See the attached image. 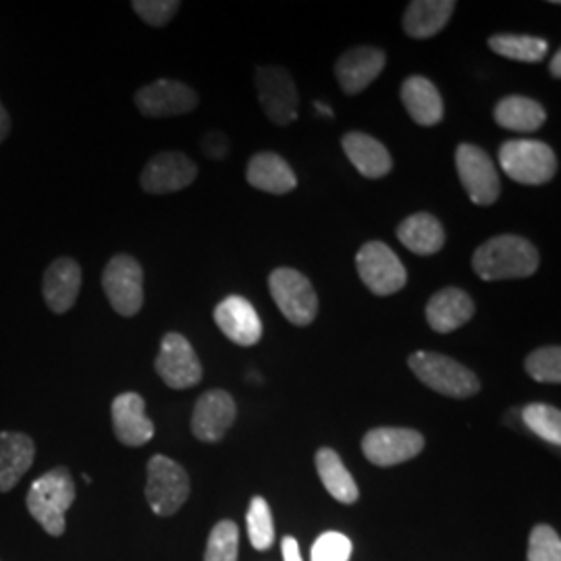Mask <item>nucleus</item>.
Listing matches in <instances>:
<instances>
[{"label": "nucleus", "instance_id": "26", "mask_svg": "<svg viewBox=\"0 0 561 561\" xmlns=\"http://www.w3.org/2000/svg\"><path fill=\"white\" fill-rule=\"evenodd\" d=\"M398 238L410 252L419 256H433L442 252L445 245V229L431 213H416L400 222Z\"/></svg>", "mask_w": 561, "mask_h": 561}, {"label": "nucleus", "instance_id": "30", "mask_svg": "<svg viewBox=\"0 0 561 561\" xmlns=\"http://www.w3.org/2000/svg\"><path fill=\"white\" fill-rule=\"evenodd\" d=\"M522 422L542 442L561 445V412L549 403H528L522 410Z\"/></svg>", "mask_w": 561, "mask_h": 561}, {"label": "nucleus", "instance_id": "10", "mask_svg": "<svg viewBox=\"0 0 561 561\" xmlns=\"http://www.w3.org/2000/svg\"><path fill=\"white\" fill-rule=\"evenodd\" d=\"M256 90H259V102L266 119L279 127L291 125L298 119V88L291 73L283 67H259L256 69Z\"/></svg>", "mask_w": 561, "mask_h": 561}, {"label": "nucleus", "instance_id": "1", "mask_svg": "<svg viewBox=\"0 0 561 561\" xmlns=\"http://www.w3.org/2000/svg\"><path fill=\"white\" fill-rule=\"evenodd\" d=\"M541 264L539 250L520 236H497L477 248L472 266L482 280L528 279Z\"/></svg>", "mask_w": 561, "mask_h": 561}, {"label": "nucleus", "instance_id": "35", "mask_svg": "<svg viewBox=\"0 0 561 561\" xmlns=\"http://www.w3.org/2000/svg\"><path fill=\"white\" fill-rule=\"evenodd\" d=\"M352 558V541L343 535L329 530L321 535L310 551V561H350Z\"/></svg>", "mask_w": 561, "mask_h": 561}, {"label": "nucleus", "instance_id": "34", "mask_svg": "<svg viewBox=\"0 0 561 561\" xmlns=\"http://www.w3.org/2000/svg\"><path fill=\"white\" fill-rule=\"evenodd\" d=\"M526 561H561L560 535L551 526L539 524L533 528Z\"/></svg>", "mask_w": 561, "mask_h": 561}, {"label": "nucleus", "instance_id": "23", "mask_svg": "<svg viewBox=\"0 0 561 561\" xmlns=\"http://www.w3.org/2000/svg\"><path fill=\"white\" fill-rule=\"evenodd\" d=\"M454 11V0H414L403 13V32L414 41L433 38L445 30Z\"/></svg>", "mask_w": 561, "mask_h": 561}, {"label": "nucleus", "instance_id": "16", "mask_svg": "<svg viewBox=\"0 0 561 561\" xmlns=\"http://www.w3.org/2000/svg\"><path fill=\"white\" fill-rule=\"evenodd\" d=\"M387 65V57L377 46H356L341 55L335 65V76L341 90L350 96L364 92L373 81L377 80Z\"/></svg>", "mask_w": 561, "mask_h": 561}, {"label": "nucleus", "instance_id": "38", "mask_svg": "<svg viewBox=\"0 0 561 561\" xmlns=\"http://www.w3.org/2000/svg\"><path fill=\"white\" fill-rule=\"evenodd\" d=\"M280 551H283V561H304L301 560L300 545L294 537L283 539Z\"/></svg>", "mask_w": 561, "mask_h": 561}, {"label": "nucleus", "instance_id": "5", "mask_svg": "<svg viewBox=\"0 0 561 561\" xmlns=\"http://www.w3.org/2000/svg\"><path fill=\"white\" fill-rule=\"evenodd\" d=\"M268 289L280 314L294 327H308L319 314V296L310 279L296 268H277L268 275Z\"/></svg>", "mask_w": 561, "mask_h": 561}, {"label": "nucleus", "instance_id": "22", "mask_svg": "<svg viewBox=\"0 0 561 561\" xmlns=\"http://www.w3.org/2000/svg\"><path fill=\"white\" fill-rule=\"evenodd\" d=\"M245 180L254 187L266 194L285 196L298 187V178L289 162L275 152H259L248 162Z\"/></svg>", "mask_w": 561, "mask_h": 561}, {"label": "nucleus", "instance_id": "19", "mask_svg": "<svg viewBox=\"0 0 561 561\" xmlns=\"http://www.w3.org/2000/svg\"><path fill=\"white\" fill-rule=\"evenodd\" d=\"M81 289V266L73 259H57L44 273L42 294L55 314L69 312Z\"/></svg>", "mask_w": 561, "mask_h": 561}, {"label": "nucleus", "instance_id": "37", "mask_svg": "<svg viewBox=\"0 0 561 561\" xmlns=\"http://www.w3.org/2000/svg\"><path fill=\"white\" fill-rule=\"evenodd\" d=\"M202 152L210 159V161H222L229 152V140L221 131H210L204 140H202Z\"/></svg>", "mask_w": 561, "mask_h": 561}, {"label": "nucleus", "instance_id": "3", "mask_svg": "<svg viewBox=\"0 0 561 561\" xmlns=\"http://www.w3.org/2000/svg\"><path fill=\"white\" fill-rule=\"evenodd\" d=\"M408 366L422 385L447 398L466 400L481 391V381L470 368L437 352H414Z\"/></svg>", "mask_w": 561, "mask_h": 561}, {"label": "nucleus", "instance_id": "18", "mask_svg": "<svg viewBox=\"0 0 561 561\" xmlns=\"http://www.w3.org/2000/svg\"><path fill=\"white\" fill-rule=\"evenodd\" d=\"M115 437L127 447H141L154 437V422L146 416V401L138 393H121L111 408Z\"/></svg>", "mask_w": 561, "mask_h": 561}, {"label": "nucleus", "instance_id": "13", "mask_svg": "<svg viewBox=\"0 0 561 561\" xmlns=\"http://www.w3.org/2000/svg\"><path fill=\"white\" fill-rule=\"evenodd\" d=\"M136 106L144 117H180L196 111L198 94L178 80L152 81L136 92Z\"/></svg>", "mask_w": 561, "mask_h": 561}, {"label": "nucleus", "instance_id": "7", "mask_svg": "<svg viewBox=\"0 0 561 561\" xmlns=\"http://www.w3.org/2000/svg\"><path fill=\"white\" fill-rule=\"evenodd\" d=\"M356 266L362 283L375 296H393L408 283V273L400 256L382 241L364 243L356 256Z\"/></svg>", "mask_w": 561, "mask_h": 561}, {"label": "nucleus", "instance_id": "31", "mask_svg": "<svg viewBox=\"0 0 561 561\" xmlns=\"http://www.w3.org/2000/svg\"><path fill=\"white\" fill-rule=\"evenodd\" d=\"M248 537L254 549L266 551L275 542V524H273V514L271 507L264 497H254L250 502L248 510Z\"/></svg>", "mask_w": 561, "mask_h": 561}, {"label": "nucleus", "instance_id": "36", "mask_svg": "<svg viewBox=\"0 0 561 561\" xmlns=\"http://www.w3.org/2000/svg\"><path fill=\"white\" fill-rule=\"evenodd\" d=\"M134 11L152 27H162L178 15L181 2L178 0H136Z\"/></svg>", "mask_w": 561, "mask_h": 561}, {"label": "nucleus", "instance_id": "11", "mask_svg": "<svg viewBox=\"0 0 561 561\" xmlns=\"http://www.w3.org/2000/svg\"><path fill=\"white\" fill-rule=\"evenodd\" d=\"M424 449V437L414 428L381 426L373 428L362 439L366 460L381 468H391L416 458Z\"/></svg>", "mask_w": 561, "mask_h": 561}, {"label": "nucleus", "instance_id": "20", "mask_svg": "<svg viewBox=\"0 0 561 561\" xmlns=\"http://www.w3.org/2000/svg\"><path fill=\"white\" fill-rule=\"evenodd\" d=\"M474 317V301L458 287H445L426 304V321L437 333H454Z\"/></svg>", "mask_w": 561, "mask_h": 561}, {"label": "nucleus", "instance_id": "14", "mask_svg": "<svg viewBox=\"0 0 561 561\" xmlns=\"http://www.w3.org/2000/svg\"><path fill=\"white\" fill-rule=\"evenodd\" d=\"M198 178V164L181 152H161L146 162L141 171V190L148 194H175Z\"/></svg>", "mask_w": 561, "mask_h": 561}, {"label": "nucleus", "instance_id": "41", "mask_svg": "<svg viewBox=\"0 0 561 561\" xmlns=\"http://www.w3.org/2000/svg\"><path fill=\"white\" fill-rule=\"evenodd\" d=\"M314 108H317V113H322V115H327V117H333L331 106L324 104V102H314Z\"/></svg>", "mask_w": 561, "mask_h": 561}, {"label": "nucleus", "instance_id": "17", "mask_svg": "<svg viewBox=\"0 0 561 561\" xmlns=\"http://www.w3.org/2000/svg\"><path fill=\"white\" fill-rule=\"evenodd\" d=\"M215 322L227 340L241 347H252L262 340L261 317L243 296H227L219 301L215 308Z\"/></svg>", "mask_w": 561, "mask_h": 561}, {"label": "nucleus", "instance_id": "40", "mask_svg": "<svg viewBox=\"0 0 561 561\" xmlns=\"http://www.w3.org/2000/svg\"><path fill=\"white\" fill-rule=\"evenodd\" d=\"M549 71H551V76L556 78V80H560L561 78V50H556V55H553V59L549 62Z\"/></svg>", "mask_w": 561, "mask_h": 561}, {"label": "nucleus", "instance_id": "28", "mask_svg": "<svg viewBox=\"0 0 561 561\" xmlns=\"http://www.w3.org/2000/svg\"><path fill=\"white\" fill-rule=\"evenodd\" d=\"M314 461H317V472L321 477L322 484L333 500L345 505L358 502L360 497L358 484L350 474V470L343 466L337 451H333L331 447H322L317 451Z\"/></svg>", "mask_w": 561, "mask_h": 561}, {"label": "nucleus", "instance_id": "39", "mask_svg": "<svg viewBox=\"0 0 561 561\" xmlns=\"http://www.w3.org/2000/svg\"><path fill=\"white\" fill-rule=\"evenodd\" d=\"M9 131H11V117H9L7 108L0 104V144L9 136Z\"/></svg>", "mask_w": 561, "mask_h": 561}, {"label": "nucleus", "instance_id": "33", "mask_svg": "<svg viewBox=\"0 0 561 561\" xmlns=\"http://www.w3.org/2000/svg\"><path fill=\"white\" fill-rule=\"evenodd\" d=\"M526 373L537 382H561V350L558 345L539 347L524 362Z\"/></svg>", "mask_w": 561, "mask_h": 561}, {"label": "nucleus", "instance_id": "27", "mask_svg": "<svg viewBox=\"0 0 561 561\" xmlns=\"http://www.w3.org/2000/svg\"><path fill=\"white\" fill-rule=\"evenodd\" d=\"M495 121L503 129L518 131V134H533L545 125L547 113L541 102L514 94L497 102Z\"/></svg>", "mask_w": 561, "mask_h": 561}, {"label": "nucleus", "instance_id": "29", "mask_svg": "<svg viewBox=\"0 0 561 561\" xmlns=\"http://www.w3.org/2000/svg\"><path fill=\"white\" fill-rule=\"evenodd\" d=\"M489 46L493 53L502 55L503 59L518 60V62H541L549 53V42L537 36H524V34L491 36Z\"/></svg>", "mask_w": 561, "mask_h": 561}, {"label": "nucleus", "instance_id": "12", "mask_svg": "<svg viewBox=\"0 0 561 561\" xmlns=\"http://www.w3.org/2000/svg\"><path fill=\"white\" fill-rule=\"evenodd\" d=\"M154 368L171 389H190L202 381L201 358L181 333H167L162 337Z\"/></svg>", "mask_w": 561, "mask_h": 561}, {"label": "nucleus", "instance_id": "15", "mask_svg": "<svg viewBox=\"0 0 561 561\" xmlns=\"http://www.w3.org/2000/svg\"><path fill=\"white\" fill-rule=\"evenodd\" d=\"M238 408L231 393L222 389H210L201 400L196 401L194 414H192V433L196 439L204 443L221 442L236 422Z\"/></svg>", "mask_w": 561, "mask_h": 561}, {"label": "nucleus", "instance_id": "9", "mask_svg": "<svg viewBox=\"0 0 561 561\" xmlns=\"http://www.w3.org/2000/svg\"><path fill=\"white\" fill-rule=\"evenodd\" d=\"M456 167L468 198L479 206L500 201L502 181L491 157L474 144H460L456 150Z\"/></svg>", "mask_w": 561, "mask_h": 561}, {"label": "nucleus", "instance_id": "4", "mask_svg": "<svg viewBox=\"0 0 561 561\" xmlns=\"http://www.w3.org/2000/svg\"><path fill=\"white\" fill-rule=\"evenodd\" d=\"M503 173L522 185H545L558 173V157L539 140H507L500 148Z\"/></svg>", "mask_w": 561, "mask_h": 561}, {"label": "nucleus", "instance_id": "24", "mask_svg": "<svg viewBox=\"0 0 561 561\" xmlns=\"http://www.w3.org/2000/svg\"><path fill=\"white\" fill-rule=\"evenodd\" d=\"M401 102L410 117L422 127H433L443 121L442 94L424 76H410L401 83Z\"/></svg>", "mask_w": 561, "mask_h": 561}, {"label": "nucleus", "instance_id": "25", "mask_svg": "<svg viewBox=\"0 0 561 561\" xmlns=\"http://www.w3.org/2000/svg\"><path fill=\"white\" fill-rule=\"evenodd\" d=\"M36 445L23 433H0V493H9L32 468Z\"/></svg>", "mask_w": 561, "mask_h": 561}, {"label": "nucleus", "instance_id": "2", "mask_svg": "<svg viewBox=\"0 0 561 561\" xmlns=\"http://www.w3.org/2000/svg\"><path fill=\"white\" fill-rule=\"evenodd\" d=\"M76 502V482L67 468H55L32 482L27 512L50 537L65 533L67 510Z\"/></svg>", "mask_w": 561, "mask_h": 561}, {"label": "nucleus", "instance_id": "32", "mask_svg": "<svg viewBox=\"0 0 561 561\" xmlns=\"http://www.w3.org/2000/svg\"><path fill=\"white\" fill-rule=\"evenodd\" d=\"M238 556H240V530L236 522H219L208 537L204 561H238Z\"/></svg>", "mask_w": 561, "mask_h": 561}, {"label": "nucleus", "instance_id": "6", "mask_svg": "<svg viewBox=\"0 0 561 561\" xmlns=\"http://www.w3.org/2000/svg\"><path fill=\"white\" fill-rule=\"evenodd\" d=\"M190 497V479L180 463L167 456L148 461L146 500L157 516H173Z\"/></svg>", "mask_w": 561, "mask_h": 561}, {"label": "nucleus", "instance_id": "21", "mask_svg": "<svg viewBox=\"0 0 561 561\" xmlns=\"http://www.w3.org/2000/svg\"><path fill=\"white\" fill-rule=\"evenodd\" d=\"M341 146H343L345 157L366 180H382L393 169V159H391L389 150L382 146V141L368 136V134L350 131L343 136Z\"/></svg>", "mask_w": 561, "mask_h": 561}, {"label": "nucleus", "instance_id": "8", "mask_svg": "<svg viewBox=\"0 0 561 561\" xmlns=\"http://www.w3.org/2000/svg\"><path fill=\"white\" fill-rule=\"evenodd\" d=\"M102 287L113 310L121 317L129 319L140 312L144 306V271L134 256H113L102 273Z\"/></svg>", "mask_w": 561, "mask_h": 561}]
</instances>
